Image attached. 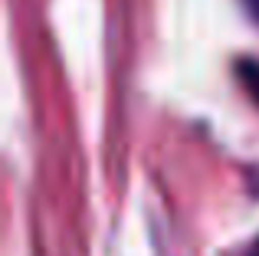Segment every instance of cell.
<instances>
[{
	"label": "cell",
	"instance_id": "obj_1",
	"mask_svg": "<svg viewBox=\"0 0 259 256\" xmlns=\"http://www.w3.org/2000/svg\"><path fill=\"white\" fill-rule=\"evenodd\" d=\"M236 76L246 86V92L259 102V59H240L236 63Z\"/></svg>",
	"mask_w": 259,
	"mask_h": 256
},
{
	"label": "cell",
	"instance_id": "obj_3",
	"mask_svg": "<svg viewBox=\"0 0 259 256\" xmlns=\"http://www.w3.org/2000/svg\"><path fill=\"white\" fill-rule=\"evenodd\" d=\"M253 256H259V246H256V250H253Z\"/></svg>",
	"mask_w": 259,
	"mask_h": 256
},
{
	"label": "cell",
	"instance_id": "obj_2",
	"mask_svg": "<svg viewBox=\"0 0 259 256\" xmlns=\"http://www.w3.org/2000/svg\"><path fill=\"white\" fill-rule=\"evenodd\" d=\"M243 4H246V10L253 13V17L259 20V0H243Z\"/></svg>",
	"mask_w": 259,
	"mask_h": 256
}]
</instances>
